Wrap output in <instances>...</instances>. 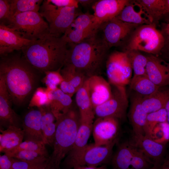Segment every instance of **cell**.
I'll use <instances>...</instances> for the list:
<instances>
[{
	"label": "cell",
	"instance_id": "5b68a950",
	"mask_svg": "<svg viewBox=\"0 0 169 169\" xmlns=\"http://www.w3.org/2000/svg\"><path fill=\"white\" fill-rule=\"evenodd\" d=\"M165 39L161 31L153 24L138 26L131 34L124 44L123 51H143L154 55L162 51Z\"/></svg>",
	"mask_w": 169,
	"mask_h": 169
},
{
	"label": "cell",
	"instance_id": "4dcf8cb0",
	"mask_svg": "<svg viewBox=\"0 0 169 169\" xmlns=\"http://www.w3.org/2000/svg\"><path fill=\"white\" fill-rule=\"evenodd\" d=\"M129 84L131 90L142 96L153 93L160 87L153 83L147 75L133 76Z\"/></svg>",
	"mask_w": 169,
	"mask_h": 169
},
{
	"label": "cell",
	"instance_id": "ab89813d",
	"mask_svg": "<svg viewBox=\"0 0 169 169\" xmlns=\"http://www.w3.org/2000/svg\"><path fill=\"white\" fill-rule=\"evenodd\" d=\"M60 70L49 71L44 73V81L49 91L56 90L64 79L60 72Z\"/></svg>",
	"mask_w": 169,
	"mask_h": 169
},
{
	"label": "cell",
	"instance_id": "f5cc1de1",
	"mask_svg": "<svg viewBox=\"0 0 169 169\" xmlns=\"http://www.w3.org/2000/svg\"><path fill=\"white\" fill-rule=\"evenodd\" d=\"M164 47H166L169 54V44L166 43Z\"/></svg>",
	"mask_w": 169,
	"mask_h": 169
},
{
	"label": "cell",
	"instance_id": "83f0119b",
	"mask_svg": "<svg viewBox=\"0 0 169 169\" xmlns=\"http://www.w3.org/2000/svg\"><path fill=\"white\" fill-rule=\"evenodd\" d=\"M42 114L41 128L44 143L53 147L56 130V118L49 106L38 108Z\"/></svg>",
	"mask_w": 169,
	"mask_h": 169
},
{
	"label": "cell",
	"instance_id": "277c9868",
	"mask_svg": "<svg viewBox=\"0 0 169 169\" xmlns=\"http://www.w3.org/2000/svg\"><path fill=\"white\" fill-rule=\"evenodd\" d=\"M56 120L53 151L45 169H60L62 160L71 151L75 141L80 123L79 111L73 105L67 112L56 118Z\"/></svg>",
	"mask_w": 169,
	"mask_h": 169
},
{
	"label": "cell",
	"instance_id": "ee69618b",
	"mask_svg": "<svg viewBox=\"0 0 169 169\" xmlns=\"http://www.w3.org/2000/svg\"><path fill=\"white\" fill-rule=\"evenodd\" d=\"M15 158L4 153L0 156V169H13Z\"/></svg>",
	"mask_w": 169,
	"mask_h": 169
},
{
	"label": "cell",
	"instance_id": "7a4b0ae2",
	"mask_svg": "<svg viewBox=\"0 0 169 169\" xmlns=\"http://www.w3.org/2000/svg\"><path fill=\"white\" fill-rule=\"evenodd\" d=\"M68 43L61 37L49 33L31 41L21 50L24 59L42 73L61 70L64 65Z\"/></svg>",
	"mask_w": 169,
	"mask_h": 169
},
{
	"label": "cell",
	"instance_id": "ac0fdd59",
	"mask_svg": "<svg viewBox=\"0 0 169 169\" xmlns=\"http://www.w3.org/2000/svg\"><path fill=\"white\" fill-rule=\"evenodd\" d=\"M12 103L13 101L4 80L0 76V125L7 128L10 126L20 128V120L18 115L12 109Z\"/></svg>",
	"mask_w": 169,
	"mask_h": 169
},
{
	"label": "cell",
	"instance_id": "d4e9b609",
	"mask_svg": "<svg viewBox=\"0 0 169 169\" xmlns=\"http://www.w3.org/2000/svg\"><path fill=\"white\" fill-rule=\"evenodd\" d=\"M48 95L50 101L49 106L55 118L67 112L73 105L71 97L60 89L49 91Z\"/></svg>",
	"mask_w": 169,
	"mask_h": 169
},
{
	"label": "cell",
	"instance_id": "52a82bcc",
	"mask_svg": "<svg viewBox=\"0 0 169 169\" xmlns=\"http://www.w3.org/2000/svg\"><path fill=\"white\" fill-rule=\"evenodd\" d=\"M74 7H61L56 6L48 0L43 1L39 11L41 15L48 22L49 33L60 37L79 15Z\"/></svg>",
	"mask_w": 169,
	"mask_h": 169
},
{
	"label": "cell",
	"instance_id": "603a6c76",
	"mask_svg": "<svg viewBox=\"0 0 169 169\" xmlns=\"http://www.w3.org/2000/svg\"><path fill=\"white\" fill-rule=\"evenodd\" d=\"M138 6L136 1L130 0L116 18L124 22L138 25L152 24L141 6L140 5L137 10Z\"/></svg>",
	"mask_w": 169,
	"mask_h": 169
},
{
	"label": "cell",
	"instance_id": "f1b7e54d",
	"mask_svg": "<svg viewBox=\"0 0 169 169\" xmlns=\"http://www.w3.org/2000/svg\"><path fill=\"white\" fill-rule=\"evenodd\" d=\"M0 151H5L13 148L23 141L24 138L23 131L21 128L10 126L5 130H0Z\"/></svg>",
	"mask_w": 169,
	"mask_h": 169
},
{
	"label": "cell",
	"instance_id": "7bdbcfd3",
	"mask_svg": "<svg viewBox=\"0 0 169 169\" xmlns=\"http://www.w3.org/2000/svg\"><path fill=\"white\" fill-rule=\"evenodd\" d=\"M51 4L59 7H74L79 6L78 0H48Z\"/></svg>",
	"mask_w": 169,
	"mask_h": 169
},
{
	"label": "cell",
	"instance_id": "ba28073f",
	"mask_svg": "<svg viewBox=\"0 0 169 169\" xmlns=\"http://www.w3.org/2000/svg\"><path fill=\"white\" fill-rule=\"evenodd\" d=\"M117 139L104 146H96L94 144L87 145L76 155L67 157L65 165L69 168L79 166L98 167L108 162L112 159L113 149Z\"/></svg>",
	"mask_w": 169,
	"mask_h": 169
},
{
	"label": "cell",
	"instance_id": "b9f144b4",
	"mask_svg": "<svg viewBox=\"0 0 169 169\" xmlns=\"http://www.w3.org/2000/svg\"><path fill=\"white\" fill-rule=\"evenodd\" d=\"M10 14V7L9 0H0V19L4 23L9 18Z\"/></svg>",
	"mask_w": 169,
	"mask_h": 169
},
{
	"label": "cell",
	"instance_id": "4fadbf2b",
	"mask_svg": "<svg viewBox=\"0 0 169 169\" xmlns=\"http://www.w3.org/2000/svg\"><path fill=\"white\" fill-rule=\"evenodd\" d=\"M139 26L122 21L116 18L102 23V38L110 49L124 44L133 31Z\"/></svg>",
	"mask_w": 169,
	"mask_h": 169
},
{
	"label": "cell",
	"instance_id": "d590c367",
	"mask_svg": "<svg viewBox=\"0 0 169 169\" xmlns=\"http://www.w3.org/2000/svg\"><path fill=\"white\" fill-rule=\"evenodd\" d=\"M22 150L32 151L38 152L49 157L45 144L43 142L32 140H26L16 147L3 152L10 156L16 152Z\"/></svg>",
	"mask_w": 169,
	"mask_h": 169
},
{
	"label": "cell",
	"instance_id": "f546056e",
	"mask_svg": "<svg viewBox=\"0 0 169 169\" xmlns=\"http://www.w3.org/2000/svg\"><path fill=\"white\" fill-rule=\"evenodd\" d=\"M93 121L81 120L75 141L67 157L73 156L82 151L87 145L92 131Z\"/></svg>",
	"mask_w": 169,
	"mask_h": 169
},
{
	"label": "cell",
	"instance_id": "7402d4cb",
	"mask_svg": "<svg viewBox=\"0 0 169 169\" xmlns=\"http://www.w3.org/2000/svg\"><path fill=\"white\" fill-rule=\"evenodd\" d=\"M42 115L39 109L32 110L24 116L22 126L25 140H32L44 143L41 128Z\"/></svg>",
	"mask_w": 169,
	"mask_h": 169
},
{
	"label": "cell",
	"instance_id": "2e32d148",
	"mask_svg": "<svg viewBox=\"0 0 169 169\" xmlns=\"http://www.w3.org/2000/svg\"><path fill=\"white\" fill-rule=\"evenodd\" d=\"M128 0H99L92 6L93 15L101 25L116 18L129 3Z\"/></svg>",
	"mask_w": 169,
	"mask_h": 169
},
{
	"label": "cell",
	"instance_id": "816d5d0a",
	"mask_svg": "<svg viewBox=\"0 0 169 169\" xmlns=\"http://www.w3.org/2000/svg\"><path fill=\"white\" fill-rule=\"evenodd\" d=\"M161 165H155L149 169H161Z\"/></svg>",
	"mask_w": 169,
	"mask_h": 169
},
{
	"label": "cell",
	"instance_id": "4316f807",
	"mask_svg": "<svg viewBox=\"0 0 169 169\" xmlns=\"http://www.w3.org/2000/svg\"><path fill=\"white\" fill-rule=\"evenodd\" d=\"M75 94V102L81 120L93 121L95 115L86 81Z\"/></svg>",
	"mask_w": 169,
	"mask_h": 169
},
{
	"label": "cell",
	"instance_id": "c3c4849f",
	"mask_svg": "<svg viewBox=\"0 0 169 169\" xmlns=\"http://www.w3.org/2000/svg\"><path fill=\"white\" fill-rule=\"evenodd\" d=\"M73 169H108L105 166H102L100 167L79 166Z\"/></svg>",
	"mask_w": 169,
	"mask_h": 169
},
{
	"label": "cell",
	"instance_id": "f35d334b",
	"mask_svg": "<svg viewBox=\"0 0 169 169\" xmlns=\"http://www.w3.org/2000/svg\"><path fill=\"white\" fill-rule=\"evenodd\" d=\"M152 139L164 145L169 141V124L167 121L159 123L155 126Z\"/></svg>",
	"mask_w": 169,
	"mask_h": 169
},
{
	"label": "cell",
	"instance_id": "bcb514c9",
	"mask_svg": "<svg viewBox=\"0 0 169 169\" xmlns=\"http://www.w3.org/2000/svg\"><path fill=\"white\" fill-rule=\"evenodd\" d=\"M162 30L161 32L165 37V43L169 44V19L163 24Z\"/></svg>",
	"mask_w": 169,
	"mask_h": 169
},
{
	"label": "cell",
	"instance_id": "cb8c5ba5",
	"mask_svg": "<svg viewBox=\"0 0 169 169\" xmlns=\"http://www.w3.org/2000/svg\"><path fill=\"white\" fill-rule=\"evenodd\" d=\"M164 87H160L153 93L142 97V106L147 114L165 108L169 99V88Z\"/></svg>",
	"mask_w": 169,
	"mask_h": 169
},
{
	"label": "cell",
	"instance_id": "6da1fadb",
	"mask_svg": "<svg viewBox=\"0 0 169 169\" xmlns=\"http://www.w3.org/2000/svg\"><path fill=\"white\" fill-rule=\"evenodd\" d=\"M13 52L1 56L0 76L3 79L13 103L24 104L38 88L42 73L22 55Z\"/></svg>",
	"mask_w": 169,
	"mask_h": 169
},
{
	"label": "cell",
	"instance_id": "484cf974",
	"mask_svg": "<svg viewBox=\"0 0 169 169\" xmlns=\"http://www.w3.org/2000/svg\"><path fill=\"white\" fill-rule=\"evenodd\" d=\"M136 1L141 6L151 23L155 25L162 16L169 13L166 0Z\"/></svg>",
	"mask_w": 169,
	"mask_h": 169
},
{
	"label": "cell",
	"instance_id": "e575fe53",
	"mask_svg": "<svg viewBox=\"0 0 169 169\" xmlns=\"http://www.w3.org/2000/svg\"><path fill=\"white\" fill-rule=\"evenodd\" d=\"M125 52L126 53L129 59L134 72L133 76L146 75V68L148 61L147 56L137 51Z\"/></svg>",
	"mask_w": 169,
	"mask_h": 169
},
{
	"label": "cell",
	"instance_id": "5bb4252c",
	"mask_svg": "<svg viewBox=\"0 0 169 169\" xmlns=\"http://www.w3.org/2000/svg\"><path fill=\"white\" fill-rule=\"evenodd\" d=\"M117 120L110 117L97 118L93 123L92 131L95 146L108 145L117 139Z\"/></svg>",
	"mask_w": 169,
	"mask_h": 169
},
{
	"label": "cell",
	"instance_id": "db71d44e",
	"mask_svg": "<svg viewBox=\"0 0 169 169\" xmlns=\"http://www.w3.org/2000/svg\"><path fill=\"white\" fill-rule=\"evenodd\" d=\"M166 2L169 8V0H166Z\"/></svg>",
	"mask_w": 169,
	"mask_h": 169
},
{
	"label": "cell",
	"instance_id": "7dc6e473",
	"mask_svg": "<svg viewBox=\"0 0 169 169\" xmlns=\"http://www.w3.org/2000/svg\"><path fill=\"white\" fill-rule=\"evenodd\" d=\"M79 3L84 7L92 6L96 1L93 0H78Z\"/></svg>",
	"mask_w": 169,
	"mask_h": 169
},
{
	"label": "cell",
	"instance_id": "74e56055",
	"mask_svg": "<svg viewBox=\"0 0 169 169\" xmlns=\"http://www.w3.org/2000/svg\"><path fill=\"white\" fill-rule=\"evenodd\" d=\"M48 158L30 161L15 158L13 169H45L48 163Z\"/></svg>",
	"mask_w": 169,
	"mask_h": 169
},
{
	"label": "cell",
	"instance_id": "d6a6232c",
	"mask_svg": "<svg viewBox=\"0 0 169 169\" xmlns=\"http://www.w3.org/2000/svg\"><path fill=\"white\" fill-rule=\"evenodd\" d=\"M9 2L10 7V18L14 15L24 12L29 11L39 12L41 4L43 1L10 0H9Z\"/></svg>",
	"mask_w": 169,
	"mask_h": 169
},
{
	"label": "cell",
	"instance_id": "7c38bea8",
	"mask_svg": "<svg viewBox=\"0 0 169 169\" xmlns=\"http://www.w3.org/2000/svg\"><path fill=\"white\" fill-rule=\"evenodd\" d=\"M128 101L125 86L114 85L111 97L94 109L97 118L113 117L123 119L126 117Z\"/></svg>",
	"mask_w": 169,
	"mask_h": 169
},
{
	"label": "cell",
	"instance_id": "9a60e30c",
	"mask_svg": "<svg viewBox=\"0 0 169 169\" xmlns=\"http://www.w3.org/2000/svg\"><path fill=\"white\" fill-rule=\"evenodd\" d=\"M134 146L141 150L146 158L154 165H161L162 156L164 151V145L142 135L132 133L130 141Z\"/></svg>",
	"mask_w": 169,
	"mask_h": 169
},
{
	"label": "cell",
	"instance_id": "8992f818",
	"mask_svg": "<svg viewBox=\"0 0 169 169\" xmlns=\"http://www.w3.org/2000/svg\"><path fill=\"white\" fill-rule=\"evenodd\" d=\"M23 37L34 41L49 33V26L39 12L29 11L14 15L4 23Z\"/></svg>",
	"mask_w": 169,
	"mask_h": 169
},
{
	"label": "cell",
	"instance_id": "60d3db41",
	"mask_svg": "<svg viewBox=\"0 0 169 169\" xmlns=\"http://www.w3.org/2000/svg\"><path fill=\"white\" fill-rule=\"evenodd\" d=\"M10 156L21 161H35L49 157L38 152L28 150L18 151Z\"/></svg>",
	"mask_w": 169,
	"mask_h": 169
},
{
	"label": "cell",
	"instance_id": "836d02e7",
	"mask_svg": "<svg viewBox=\"0 0 169 169\" xmlns=\"http://www.w3.org/2000/svg\"><path fill=\"white\" fill-rule=\"evenodd\" d=\"M167 121V115L165 108L148 114L144 128V136L152 139L153 131L159 123Z\"/></svg>",
	"mask_w": 169,
	"mask_h": 169
},
{
	"label": "cell",
	"instance_id": "8fae6325",
	"mask_svg": "<svg viewBox=\"0 0 169 169\" xmlns=\"http://www.w3.org/2000/svg\"><path fill=\"white\" fill-rule=\"evenodd\" d=\"M100 25L93 14L80 13L61 36L68 44H77L96 33Z\"/></svg>",
	"mask_w": 169,
	"mask_h": 169
},
{
	"label": "cell",
	"instance_id": "e0dca14e",
	"mask_svg": "<svg viewBox=\"0 0 169 169\" xmlns=\"http://www.w3.org/2000/svg\"><path fill=\"white\" fill-rule=\"evenodd\" d=\"M32 41L23 38L12 28L0 23V56L16 51L21 50L24 46Z\"/></svg>",
	"mask_w": 169,
	"mask_h": 169
},
{
	"label": "cell",
	"instance_id": "3957f363",
	"mask_svg": "<svg viewBox=\"0 0 169 169\" xmlns=\"http://www.w3.org/2000/svg\"><path fill=\"white\" fill-rule=\"evenodd\" d=\"M97 34L80 43L68 44L65 64L72 65L88 78L100 75L109 49Z\"/></svg>",
	"mask_w": 169,
	"mask_h": 169
},
{
	"label": "cell",
	"instance_id": "30bf717a",
	"mask_svg": "<svg viewBox=\"0 0 169 169\" xmlns=\"http://www.w3.org/2000/svg\"><path fill=\"white\" fill-rule=\"evenodd\" d=\"M107 75L113 85L125 86L131 79L132 69L126 53L115 51L111 54L106 61Z\"/></svg>",
	"mask_w": 169,
	"mask_h": 169
},
{
	"label": "cell",
	"instance_id": "681fc988",
	"mask_svg": "<svg viewBox=\"0 0 169 169\" xmlns=\"http://www.w3.org/2000/svg\"><path fill=\"white\" fill-rule=\"evenodd\" d=\"M161 169H169V158L163 161Z\"/></svg>",
	"mask_w": 169,
	"mask_h": 169
},
{
	"label": "cell",
	"instance_id": "ffe728a7",
	"mask_svg": "<svg viewBox=\"0 0 169 169\" xmlns=\"http://www.w3.org/2000/svg\"><path fill=\"white\" fill-rule=\"evenodd\" d=\"M147 56V76L160 87L169 85V63L166 62L153 55L150 54Z\"/></svg>",
	"mask_w": 169,
	"mask_h": 169
},
{
	"label": "cell",
	"instance_id": "1f68e13d",
	"mask_svg": "<svg viewBox=\"0 0 169 169\" xmlns=\"http://www.w3.org/2000/svg\"><path fill=\"white\" fill-rule=\"evenodd\" d=\"M60 72L64 80L70 83L77 91L88 79L73 65L69 64H64L60 70Z\"/></svg>",
	"mask_w": 169,
	"mask_h": 169
},
{
	"label": "cell",
	"instance_id": "9c48e42d",
	"mask_svg": "<svg viewBox=\"0 0 169 169\" xmlns=\"http://www.w3.org/2000/svg\"><path fill=\"white\" fill-rule=\"evenodd\" d=\"M111 161L113 169H149L151 167L143 152L128 141L119 145Z\"/></svg>",
	"mask_w": 169,
	"mask_h": 169
},
{
	"label": "cell",
	"instance_id": "44dd1931",
	"mask_svg": "<svg viewBox=\"0 0 169 169\" xmlns=\"http://www.w3.org/2000/svg\"><path fill=\"white\" fill-rule=\"evenodd\" d=\"M142 96L135 92L131 98L128 117L132 128V133L144 135V128L148 114L142 108Z\"/></svg>",
	"mask_w": 169,
	"mask_h": 169
},
{
	"label": "cell",
	"instance_id": "8d00e7d4",
	"mask_svg": "<svg viewBox=\"0 0 169 169\" xmlns=\"http://www.w3.org/2000/svg\"><path fill=\"white\" fill-rule=\"evenodd\" d=\"M46 88L38 87L34 92L30 101V107L36 106L38 108L49 106L50 101L49 100Z\"/></svg>",
	"mask_w": 169,
	"mask_h": 169
},
{
	"label": "cell",
	"instance_id": "f907efd6",
	"mask_svg": "<svg viewBox=\"0 0 169 169\" xmlns=\"http://www.w3.org/2000/svg\"><path fill=\"white\" fill-rule=\"evenodd\" d=\"M165 108L167 113V121L169 124V99L166 103Z\"/></svg>",
	"mask_w": 169,
	"mask_h": 169
},
{
	"label": "cell",
	"instance_id": "f6af8a7d",
	"mask_svg": "<svg viewBox=\"0 0 169 169\" xmlns=\"http://www.w3.org/2000/svg\"><path fill=\"white\" fill-rule=\"evenodd\" d=\"M59 85L61 91L71 97L77 91L74 86L67 81L63 80Z\"/></svg>",
	"mask_w": 169,
	"mask_h": 169
},
{
	"label": "cell",
	"instance_id": "d6986e66",
	"mask_svg": "<svg viewBox=\"0 0 169 169\" xmlns=\"http://www.w3.org/2000/svg\"><path fill=\"white\" fill-rule=\"evenodd\" d=\"M86 83L94 110L111 97L112 90L110 84L101 76H92Z\"/></svg>",
	"mask_w": 169,
	"mask_h": 169
}]
</instances>
